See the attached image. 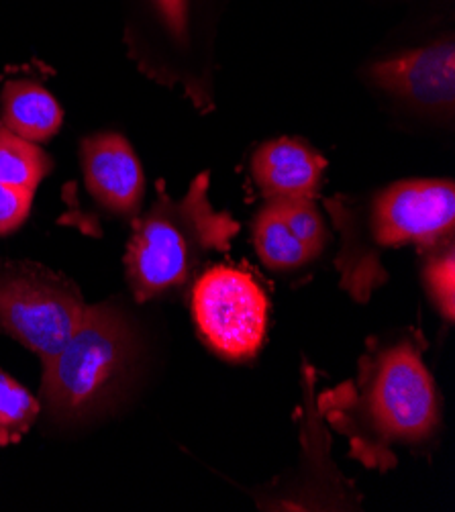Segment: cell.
I'll use <instances>...</instances> for the list:
<instances>
[{"instance_id": "6da1fadb", "label": "cell", "mask_w": 455, "mask_h": 512, "mask_svg": "<svg viewBox=\"0 0 455 512\" xmlns=\"http://www.w3.org/2000/svg\"><path fill=\"white\" fill-rule=\"evenodd\" d=\"M425 349L417 331L370 339L358 376L317 400L321 419L349 441V455L368 470H392L398 447L427 443L441 427L443 402L423 362Z\"/></svg>"}, {"instance_id": "7a4b0ae2", "label": "cell", "mask_w": 455, "mask_h": 512, "mask_svg": "<svg viewBox=\"0 0 455 512\" xmlns=\"http://www.w3.org/2000/svg\"><path fill=\"white\" fill-rule=\"evenodd\" d=\"M327 211L341 235L335 268L341 288L353 300L368 302L388 280L382 253L417 245L431 251L453 241L455 186L451 180H402L370 200L327 198Z\"/></svg>"}, {"instance_id": "3957f363", "label": "cell", "mask_w": 455, "mask_h": 512, "mask_svg": "<svg viewBox=\"0 0 455 512\" xmlns=\"http://www.w3.org/2000/svg\"><path fill=\"white\" fill-rule=\"evenodd\" d=\"M239 223L217 211L209 198V174L192 180L182 198L160 194L135 221L125 268L139 302L184 288L213 251L229 249Z\"/></svg>"}, {"instance_id": "277c9868", "label": "cell", "mask_w": 455, "mask_h": 512, "mask_svg": "<svg viewBox=\"0 0 455 512\" xmlns=\"http://www.w3.org/2000/svg\"><path fill=\"white\" fill-rule=\"evenodd\" d=\"M133 333L111 306H88L66 345L43 362L41 402L56 423L98 415L121 390L133 362Z\"/></svg>"}, {"instance_id": "5b68a950", "label": "cell", "mask_w": 455, "mask_h": 512, "mask_svg": "<svg viewBox=\"0 0 455 512\" xmlns=\"http://www.w3.org/2000/svg\"><path fill=\"white\" fill-rule=\"evenodd\" d=\"M88 311L78 286L39 264L0 262V331L43 362L72 337Z\"/></svg>"}, {"instance_id": "8992f818", "label": "cell", "mask_w": 455, "mask_h": 512, "mask_svg": "<svg viewBox=\"0 0 455 512\" xmlns=\"http://www.w3.org/2000/svg\"><path fill=\"white\" fill-rule=\"evenodd\" d=\"M192 317L209 347L231 362L254 357L268 331V294L249 272L215 266L192 286Z\"/></svg>"}, {"instance_id": "52a82bcc", "label": "cell", "mask_w": 455, "mask_h": 512, "mask_svg": "<svg viewBox=\"0 0 455 512\" xmlns=\"http://www.w3.org/2000/svg\"><path fill=\"white\" fill-rule=\"evenodd\" d=\"M368 80L409 105L451 115L455 105V43L451 37L374 62Z\"/></svg>"}, {"instance_id": "ba28073f", "label": "cell", "mask_w": 455, "mask_h": 512, "mask_svg": "<svg viewBox=\"0 0 455 512\" xmlns=\"http://www.w3.org/2000/svg\"><path fill=\"white\" fill-rule=\"evenodd\" d=\"M82 170L92 198L121 217L139 215L145 176L131 143L119 133H98L82 141Z\"/></svg>"}, {"instance_id": "9c48e42d", "label": "cell", "mask_w": 455, "mask_h": 512, "mask_svg": "<svg viewBox=\"0 0 455 512\" xmlns=\"http://www.w3.org/2000/svg\"><path fill=\"white\" fill-rule=\"evenodd\" d=\"M325 168V158L296 139L268 141L251 160V172L266 200L315 198Z\"/></svg>"}, {"instance_id": "30bf717a", "label": "cell", "mask_w": 455, "mask_h": 512, "mask_svg": "<svg viewBox=\"0 0 455 512\" xmlns=\"http://www.w3.org/2000/svg\"><path fill=\"white\" fill-rule=\"evenodd\" d=\"M3 123L5 129L27 141L52 139L64 121L58 100L43 86L31 80L9 82L3 90Z\"/></svg>"}, {"instance_id": "8fae6325", "label": "cell", "mask_w": 455, "mask_h": 512, "mask_svg": "<svg viewBox=\"0 0 455 512\" xmlns=\"http://www.w3.org/2000/svg\"><path fill=\"white\" fill-rule=\"evenodd\" d=\"M254 243L260 260L272 270H296L315 260L290 231L274 200H266L254 221Z\"/></svg>"}, {"instance_id": "7c38bea8", "label": "cell", "mask_w": 455, "mask_h": 512, "mask_svg": "<svg viewBox=\"0 0 455 512\" xmlns=\"http://www.w3.org/2000/svg\"><path fill=\"white\" fill-rule=\"evenodd\" d=\"M52 172V160L33 141L0 127V184L37 190Z\"/></svg>"}, {"instance_id": "4fadbf2b", "label": "cell", "mask_w": 455, "mask_h": 512, "mask_svg": "<svg viewBox=\"0 0 455 512\" xmlns=\"http://www.w3.org/2000/svg\"><path fill=\"white\" fill-rule=\"evenodd\" d=\"M39 408L29 390L0 372V445L19 441L37 419Z\"/></svg>"}, {"instance_id": "5bb4252c", "label": "cell", "mask_w": 455, "mask_h": 512, "mask_svg": "<svg viewBox=\"0 0 455 512\" xmlns=\"http://www.w3.org/2000/svg\"><path fill=\"white\" fill-rule=\"evenodd\" d=\"M425 288L441 317L449 323L455 317V249L453 241L427 251L423 268Z\"/></svg>"}, {"instance_id": "9a60e30c", "label": "cell", "mask_w": 455, "mask_h": 512, "mask_svg": "<svg viewBox=\"0 0 455 512\" xmlns=\"http://www.w3.org/2000/svg\"><path fill=\"white\" fill-rule=\"evenodd\" d=\"M274 202L278 204L286 225L296 239L311 251L313 258L321 255L327 247L329 231L317 209L315 198H284Z\"/></svg>"}, {"instance_id": "2e32d148", "label": "cell", "mask_w": 455, "mask_h": 512, "mask_svg": "<svg viewBox=\"0 0 455 512\" xmlns=\"http://www.w3.org/2000/svg\"><path fill=\"white\" fill-rule=\"evenodd\" d=\"M33 190L0 184V235L19 229L31 213Z\"/></svg>"}, {"instance_id": "e0dca14e", "label": "cell", "mask_w": 455, "mask_h": 512, "mask_svg": "<svg viewBox=\"0 0 455 512\" xmlns=\"http://www.w3.org/2000/svg\"><path fill=\"white\" fill-rule=\"evenodd\" d=\"M164 29L176 43H188V13H190V0H151Z\"/></svg>"}]
</instances>
